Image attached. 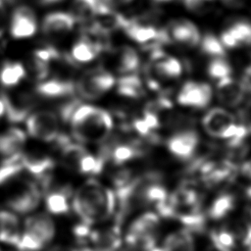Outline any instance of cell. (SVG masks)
<instances>
[{
  "label": "cell",
  "instance_id": "obj_36",
  "mask_svg": "<svg viewBox=\"0 0 251 251\" xmlns=\"http://www.w3.org/2000/svg\"><path fill=\"white\" fill-rule=\"evenodd\" d=\"M142 119L147 124V126L150 127V129H155V128L159 127V126H160V121L158 119L157 114L151 110L147 109L145 111Z\"/></svg>",
  "mask_w": 251,
  "mask_h": 251
},
{
  "label": "cell",
  "instance_id": "obj_21",
  "mask_svg": "<svg viewBox=\"0 0 251 251\" xmlns=\"http://www.w3.org/2000/svg\"><path fill=\"white\" fill-rule=\"evenodd\" d=\"M170 36L177 43L190 47L196 46L200 42V33L197 27L194 24L186 20L175 22L172 25Z\"/></svg>",
  "mask_w": 251,
  "mask_h": 251
},
{
  "label": "cell",
  "instance_id": "obj_23",
  "mask_svg": "<svg viewBox=\"0 0 251 251\" xmlns=\"http://www.w3.org/2000/svg\"><path fill=\"white\" fill-rule=\"evenodd\" d=\"M160 225L159 217L153 212H147L139 216L130 225L127 234L132 235H153Z\"/></svg>",
  "mask_w": 251,
  "mask_h": 251
},
{
  "label": "cell",
  "instance_id": "obj_1",
  "mask_svg": "<svg viewBox=\"0 0 251 251\" xmlns=\"http://www.w3.org/2000/svg\"><path fill=\"white\" fill-rule=\"evenodd\" d=\"M72 206L80 221L91 226L108 220L116 213L117 199L112 189L89 179L77 188Z\"/></svg>",
  "mask_w": 251,
  "mask_h": 251
},
{
  "label": "cell",
  "instance_id": "obj_30",
  "mask_svg": "<svg viewBox=\"0 0 251 251\" xmlns=\"http://www.w3.org/2000/svg\"><path fill=\"white\" fill-rule=\"evenodd\" d=\"M105 162L106 160L102 156H93L87 153L80 161L78 173L87 175H98L102 172Z\"/></svg>",
  "mask_w": 251,
  "mask_h": 251
},
{
  "label": "cell",
  "instance_id": "obj_25",
  "mask_svg": "<svg viewBox=\"0 0 251 251\" xmlns=\"http://www.w3.org/2000/svg\"><path fill=\"white\" fill-rule=\"evenodd\" d=\"M71 189L69 187H63L59 190L51 191L46 195L45 204L47 210L54 215H63L69 212V196Z\"/></svg>",
  "mask_w": 251,
  "mask_h": 251
},
{
  "label": "cell",
  "instance_id": "obj_5",
  "mask_svg": "<svg viewBox=\"0 0 251 251\" xmlns=\"http://www.w3.org/2000/svg\"><path fill=\"white\" fill-rule=\"evenodd\" d=\"M5 114L10 122L19 123L26 118L35 105V97L28 91H7L1 95Z\"/></svg>",
  "mask_w": 251,
  "mask_h": 251
},
{
  "label": "cell",
  "instance_id": "obj_37",
  "mask_svg": "<svg viewBox=\"0 0 251 251\" xmlns=\"http://www.w3.org/2000/svg\"><path fill=\"white\" fill-rule=\"evenodd\" d=\"M133 126V128L141 135V136H149L150 135V127L147 126V124L144 122L143 119H138V120H135L132 124Z\"/></svg>",
  "mask_w": 251,
  "mask_h": 251
},
{
  "label": "cell",
  "instance_id": "obj_24",
  "mask_svg": "<svg viewBox=\"0 0 251 251\" xmlns=\"http://www.w3.org/2000/svg\"><path fill=\"white\" fill-rule=\"evenodd\" d=\"M88 152L86 149L76 143L67 142L61 147V161L63 166L71 171L78 172L79 164L85 154Z\"/></svg>",
  "mask_w": 251,
  "mask_h": 251
},
{
  "label": "cell",
  "instance_id": "obj_40",
  "mask_svg": "<svg viewBox=\"0 0 251 251\" xmlns=\"http://www.w3.org/2000/svg\"><path fill=\"white\" fill-rule=\"evenodd\" d=\"M104 4H106L109 7H115V6H121L129 3L132 0H101Z\"/></svg>",
  "mask_w": 251,
  "mask_h": 251
},
{
  "label": "cell",
  "instance_id": "obj_43",
  "mask_svg": "<svg viewBox=\"0 0 251 251\" xmlns=\"http://www.w3.org/2000/svg\"><path fill=\"white\" fill-rule=\"evenodd\" d=\"M62 0H40V2L44 5H49V4H55V3H58Z\"/></svg>",
  "mask_w": 251,
  "mask_h": 251
},
{
  "label": "cell",
  "instance_id": "obj_47",
  "mask_svg": "<svg viewBox=\"0 0 251 251\" xmlns=\"http://www.w3.org/2000/svg\"><path fill=\"white\" fill-rule=\"evenodd\" d=\"M3 1H4V2H12L13 0H3Z\"/></svg>",
  "mask_w": 251,
  "mask_h": 251
},
{
  "label": "cell",
  "instance_id": "obj_34",
  "mask_svg": "<svg viewBox=\"0 0 251 251\" xmlns=\"http://www.w3.org/2000/svg\"><path fill=\"white\" fill-rule=\"evenodd\" d=\"M208 73L210 76L213 78H224L226 76H229L231 73L230 66L227 64V62L221 57L214 58L209 66H208Z\"/></svg>",
  "mask_w": 251,
  "mask_h": 251
},
{
  "label": "cell",
  "instance_id": "obj_49",
  "mask_svg": "<svg viewBox=\"0 0 251 251\" xmlns=\"http://www.w3.org/2000/svg\"><path fill=\"white\" fill-rule=\"evenodd\" d=\"M0 251H1V250H0Z\"/></svg>",
  "mask_w": 251,
  "mask_h": 251
},
{
  "label": "cell",
  "instance_id": "obj_15",
  "mask_svg": "<svg viewBox=\"0 0 251 251\" xmlns=\"http://www.w3.org/2000/svg\"><path fill=\"white\" fill-rule=\"evenodd\" d=\"M245 91L242 82H238L230 76L221 78L217 84L219 99L222 103L230 107H235L242 101Z\"/></svg>",
  "mask_w": 251,
  "mask_h": 251
},
{
  "label": "cell",
  "instance_id": "obj_12",
  "mask_svg": "<svg viewBox=\"0 0 251 251\" xmlns=\"http://www.w3.org/2000/svg\"><path fill=\"white\" fill-rule=\"evenodd\" d=\"M24 230L28 231L46 245L55 235V224L47 214L38 213L25 219Z\"/></svg>",
  "mask_w": 251,
  "mask_h": 251
},
{
  "label": "cell",
  "instance_id": "obj_45",
  "mask_svg": "<svg viewBox=\"0 0 251 251\" xmlns=\"http://www.w3.org/2000/svg\"><path fill=\"white\" fill-rule=\"evenodd\" d=\"M79 251H98L95 248H90V247H82Z\"/></svg>",
  "mask_w": 251,
  "mask_h": 251
},
{
  "label": "cell",
  "instance_id": "obj_33",
  "mask_svg": "<svg viewBox=\"0 0 251 251\" xmlns=\"http://www.w3.org/2000/svg\"><path fill=\"white\" fill-rule=\"evenodd\" d=\"M230 230L234 235L236 245H241L242 247H249L251 245V223L240 221Z\"/></svg>",
  "mask_w": 251,
  "mask_h": 251
},
{
  "label": "cell",
  "instance_id": "obj_4",
  "mask_svg": "<svg viewBox=\"0 0 251 251\" xmlns=\"http://www.w3.org/2000/svg\"><path fill=\"white\" fill-rule=\"evenodd\" d=\"M26 128L32 137L50 142L59 136L60 121L54 112L42 110L31 114L26 119Z\"/></svg>",
  "mask_w": 251,
  "mask_h": 251
},
{
  "label": "cell",
  "instance_id": "obj_13",
  "mask_svg": "<svg viewBox=\"0 0 251 251\" xmlns=\"http://www.w3.org/2000/svg\"><path fill=\"white\" fill-rule=\"evenodd\" d=\"M90 242L98 251H116L122 245L120 224H115L101 230H93Z\"/></svg>",
  "mask_w": 251,
  "mask_h": 251
},
{
  "label": "cell",
  "instance_id": "obj_3",
  "mask_svg": "<svg viewBox=\"0 0 251 251\" xmlns=\"http://www.w3.org/2000/svg\"><path fill=\"white\" fill-rule=\"evenodd\" d=\"M116 79L108 72L103 70L89 71L75 83V91L85 99H96L110 90Z\"/></svg>",
  "mask_w": 251,
  "mask_h": 251
},
{
  "label": "cell",
  "instance_id": "obj_10",
  "mask_svg": "<svg viewBox=\"0 0 251 251\" xmlns=\"http://www.w3.org/2000/svg\"><path fill=\"white\" fill-rule=\"evenodd\" d=\"M233 124H235L233 116L222 108H213L202 119L205 131L219 138H222L225 131Z\"/></svg>",
  "mask_w": 251,
  "mask_h": 251
},
{
  "label": "cell",
  "instance_id": "obj_46",
  "mask_svg": "<svg viewBox=\"0 0 251 251\" xmlns=\"http://www.w3.org/2000/svg\"><path fill=\"white\" fill-rule=\"evenodd\" d=\"M154 1H157V2H167V1H172V0H154Z\"/></svg>",
  "mask_w": 251,
  "mask_h": 251
},
{
  "label": "cell",
  "instance_id": "obj_18",
  "mask_svg": "<svg viewBox=\"0 0 251 251\" xmlns=\"http://www.w3.org/2000/svg\"><path fill=\"white\" fill-rule=\"evenodd\" d=\"M105 49V46L85 35H83L72 48V60L78 63H88Z\"/></svg>",
  "mask_w": 251,
  "mask_h": 251
},
{
  "label": "cell",
  "instance_id": "obj_42",
  "mask_svg": "<svg viewBox=\"0 0 251 251\" xmlns=\"http://www.w3.org/2000/svg\"><path fill=\"white\" fill-rule=\"evenodd\" d=\"M47 251H77V250L71 247H66V246H54Z\"/></svg>",
  "mask_w": 251,
  "mask_h": 251
},
{
  "label": "cell",
  "instance_id": "obj_31",
  "mask_svg": "<svg viewBox=\"0 0 251 251\" xmlns=\"http://www.w3.org/2000/svg\"><path fill=\"white\" fill-rule=\"evenodd\" d=\"M227 31L241 45H251V24L247 21H238L234 23Z\"/></svg>",
  "mask_w": 251,
  "mask_h": 251
},
{
  "label": "cell",
  "instance_id": "obj_41",
  "mask_svg": "<svg viewBox=\"0 0 251 251\" xmlns=\"http://www.w3.org/2000/svg\"><path fill=\"white\" fill-rule=\"evenodd\" d=\"M5 6H4V1L0 0V30H1V26L4 23L5 20Z\"/></svg>",
  "mask_w": 251,
  "mask_h": 251
},
{
  "label": "cell",
  "instance_id": "obj_38",
  "mask_svg": "<svg viewBox=\"0 0 251 251\" xmlns=\"http://www.w3.org/2000/svg\"><path fill=\"white\" fill-rule=\"evenodd\" d=\"M221 42L224 46L227 48H235L240 44L235 40V38L226 30H225L221 35Z\"/></svg>",
  "mask_w": 251,
  "mask_h": 251
},
{
  "label": "cell",
  "instance_id": "obj_19",
  "mask_svg": "<svg viewBox=\"0 0 251 251\" xmlns=\"http://www.w3.org/2000/svg\"><path fill=\"white\" fill-rule=\"evenodd\" d=\"M25 134L20 128H9L0 134V155L9 158L23 152Z\"/></svg>",
  "mask_w": 251,
  "mask_h": 251
},
{
  "label": "cell",
  "instance_id": "obj_32",
  "mask_svg": "<svg viewBox=\"0 0 251 251\" xmlns=\"http://www.w3.org/2000/svg\"><path fill=\"white\" fill-rule=\"evenodd\" d=\"M201 49L204 53L210 56H214L215 58H223L226 55L224 45L212 33H207L206 35H204L201 41Z\"/></svg>",
  "mask_w": 251,
  "mask_h": 251
},
{
  "label": "cell",
  "instance_id": "obj_39",
  "mask_svg": "<svg viewBox=\"0 0 251 251\" xmlns=\"http://www.w3.org/2000/svg\"><path fill=\"white\" fill-rule=\"evenodd\" d=\"M203 1L204 0H183V3L188 10L196 12L202 9Z\"/></svg>",
  "mask_w": 251,
  "mask_h": 251
},
{
  "label": "cell",
  "instance_id": "obj_7",
  "mask_svg": "<svg viewBox=\"0 0 251 251\" xmlns=\"http://www.w3.org/2000/svg\"><path fill=\"white\" fill-rule=\"evenodd\" d=\"M212 98V89L205 82L187 81L181 87L177 102L182 106L193 108H205L208 106Z\"/></svg>",
  "mask_w": 251,
  "mask_h": 251
},
{
  "label": "cell",
  "instance_id": "obj_27",
  "mask_svg": "<svg viewBox=\"0 0 251 251\" xmlns=\"http://www.w3.org/2000/svg\"><path fill=\"white\" fill-rule=\"evenodd\" d=\"M118 92L129 98H139L143 94L140 78L134 74H127L118 81Z\"/></svg>",
  "mask_w": 251,
  "mask_h": 251
},
{
  "label": "cell",
  "instance_id": "obj_20",
  "mask_svg": "<svg viewBox=\"0 0 251 251\" xmlns=\"http://www.w3.org/2000/svg\"><path fill=\"white\" fill-rule=\"evenodd\" d=\"M75 91V83L69 79L54 78L40 82L36 86V92L45 98H60L73 94Z\"/></svg>",
  "mask_w": 251,
  "mask_h": 251
},
{
  "label": "cell",
  "instance_id": "obj_26",
  "mask_svg": "<svg viewBox=\"0 0 251 251\" xmlns=\"http://www.w3.org/2000/svg\"><path fill=\"white\" fill-rule=\"evenodd\" d=\"M101 2V0H74L71 14L75 21L90 23Z\"/></svg>",
  "mask_w": 251,
  "mask_h": 251
},
{
  "label": "cell",
  "instance_id": "obj_16",
  "mask_svg": "<svg viewBox=\"0 0 251 251\" xmlns=\"http://www.w3.org/2000/svg\"><path fill=\"white\" fill-rule=\"evenodd\" d=\"M22 164L31 175L40 179L48 176V172L53 169L54 161L41 152H22Z\"/></svg>",
  "mask_w": 251,
  "mask_h": 251
},
{
  "label": "cell",
  "instance_id": "obj_17",
  "mask_svg": "<svg viewBox=\"0 0 251 251\" xmlns=\"http://www.w3.org/2000/svg\"><path fill=\"white\" fill-rule=\"evenodd\" d=\"M21 225L16 214L1 210L0 211V241L17 245L21 236Z\"/></svg>",
  "mask_w": 251,
  "mask_h": 251
},
{
  "label": "cell",
  "instance_id": "obj_35",
  "mask_svg": "<svg viewBox=\"0 0 251 251\" xmlns=\"http://www.w3.org/2000/svg\"><path fill=\"white\" fill-rule=\"evenodd\" d=\"M93 229H91V226L84 224V223H80L78 225H76L74 227V234L76 237V239L82 243L89 241L91 239V234H92Z\"/></svg>",
  "mask_w": 251,
  "mask_h": 251
},
{
  "label": "cell",
  "instance_id": "obj_28",
  "mask_svg": "<svg viewBox=\"0 0 251 251\" xmlns=\"http://www.w3.org/2000/svg\"><path fill=\"white\" fill-rule=\"evenodd\" d=\"M25 76V70L20 63H6L0 70V82L7 87L17 85Z\"/></svg>",
  "mask_w": 251,
  "mask_h": 251
},
{
  "label": "cell",
  "instance_id": "obj_9",
  "mask_svg": "<svg viewBox=\"0 0 251 251\" xmlns=\"http://www.w3.org/2000/svg\"><path fill=\"white\" fill-rule=\"evenodd\" d=\"M37 29L36 16L27 6L18 7L12 16L10 31L15 38H27L32 36Z\"/></svg>",
  "mask_w": 251,
  "mask_h": 251
},
{
  "label": "cell",
  "instance_id": "obj_11",
  "mask_svg": "<svg viewBox=\"0 0 251 251\" xmlns=\"http://www.w3.org/2000/svg\"><path fill=\"white\" fill-rule=\"evenodd\" d=\"M199 142V136L194 130H183L173 135L168 140V148L172 154L181 160L190 158Z\"/></svg>",
  "mask_w": 251,
  "mask_h": 251
},
{
  "label": "cell",
  "instance_id": "obj_6",
  "mask_svg": "<svg viewBox=\"0 0 251 251\" xmlns=\"http://www.w3.org/2000/svg\"><path fill=\"white\" fill-rule=\"evenodd\" d=\"M41 190L37 183L25 182L7 201L8 207L16 213L27 214L32 212L40 202Z\"/></svg>",
  "mask_w": 251,
  "mask_h": 251
},
{
  "label": "cell",
  "instance_id": "obj_8",
  "mask_svg": "<svg viewBox=\"0 0 251 251\" xmlns=\"http://www.w3.org/2000/svg\"><path fill=\"white\" fill-rule=\"evenodd\" d=\"M75 20L70 13L54 12L43 19L42 33L50 39H61L65 37L75 25Z\"/></svg>",
  "mask_w": 251,
  "mask_h": 251
},
{
  "label": "cell",
  "instance_id": "obj_29",
  "mask_svg": "<svg viewBox=\"0 0 251 251\" xmlns=\"http://www.w3.org/2000/svg\"><path fill=\"white\" fill-rule=\"evenodd\" d=\"M234 207V198L231 194H222L217 197L209 208V217L213 220H221Z\"/></svg>",
  "mask_w": 251,
  "mask_h": 251
},
{
  "label": "cell",
  "instance_id": "obj_44",
  "mask_svg": "<svg viewBox=\"0 0 251 251\" xmlns=\"http://www.w3.org/2000/svg\"><path fill=\"white\" fill-rule=\"evenodd\" d=\"M227 5H235L239 2V0H223Z\"/></svg>",
  "mask_w": 251,
  "mask_h": 251
},
{
  "label": "cell",
  "instance_id": "obj_22",
  "mask_svg": "<svg viewBox=\"0 0 251 251\" xmlns=\"http://www.w3.org/2000/svg\"><path fill=\"white\" fill-rule=\"evenodd\" d=\"M125 31L135 42L146 45L155 41L159 35V29L134 20H129L128 25L125 27Z\"/></svg>",
  "mask_w": 251,
  "mask_h": 251
},
{
  "label": "cell",
  "instance_id": "obj_14",
  "mask_svg": "<svg viewBox=\"0 0 251 251\" xmlns=\"http://www.w3.org/2000/svg\"><path fill=\"white\" fill-rule=\"evenodd\" d=\"M112 66L122 75L132 74L139 66V57L136 51L129 46H121L112 51Z\"/></svg>",
  "mask_w": 251,
  "mask_h": 251
},
{
  "label": "cell",
  "instance_id": "obj_2",
  "mask_svg": "<svg viewBox=\"0 0 251 251\" xmlns=\"http://www.w3.org/2000/svg\"><path fill=\"white\" fill-rule=\"evenodd\" d=\"M72 133L82 143L106 141L113 129V119L104 109L92 105H78L70 119Z\"/></svg>",
  "mask_w": 251,
  "mask_h": 251
},
{
  "label": "cell",
  "instance_id": "obj_48",
  "mask_svg": "<svg viewBox=\"0 0 251 251\" xmlns=\"http://www.w3.org/2000/svg\"><path fill=\"white\" fill-rule=\"evenodd\" d=\"M1 34H2V30H0V36H1Z\"/></svg>",
  "mask_w": 251,
  "mask_h": 251
}]
</instances>
